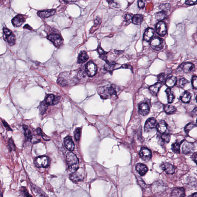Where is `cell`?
Segmentation results:
<instances>
[{"label": "cell", "instance_id": "6da1fadb", "mask_svg": "<svg viewBox=\"0 0 197 197\" xmlns=\"http://www.w3.org/2000/svg\"><path fill=\"white\" fill-rule=\"evenodd\" d=\"M98 93L101 98L105 99L116 96L117 94V91L116 87L114 85H105L99 88Z\"/></svg>", "mask_w": 197, "mask_h": 197}, {"label": "cell", "instance_id": "7a4b0ae2", "mask_svg": "<svg viewBox=\"0 0 197 197\" xmlns=\"http://www.w3.org/2000/svg\"><path fill=\"white\" fill-rule=\"evenodd\" d=\"M3 30L5 40L10 46H13L16 40L15 35L10 30L7 28H3Z\"/></svg>", "mask_w": 197, "mask_h": 197}, {"label": "cell", "instance_id": "3957f363", "mask_svg": "<svg viewBox=\"0 0 197 197\" xmlns=\"http://www.w3.org/2000/svg\"><path fill=\"white\" fill-rule=\"evenodd\" d=\"M151 46L152 48L155 51H160L164 47L163 40L158 37H155L153 38L150 42Z\"/></svg>", "mask_w": 197, "mask_h": 197}, {"label": "cell", "instance_id": "277c9868", "mask_svg": "<svg viewBox=\"0 0 197 197\" xmlns=\"http://www.w3.org/2000/svg\"><path fill=\"white\" fill-rule=\"evenodd\" d=\"M47 38L53 42L55 46L59 47L62 46L63 42V40L60 35L58 34H51L47 37Z\"/></svg>", "mask_w": 197, "mask_h": 197}, {"label": "cell", "instance_id": "5b68a950", "mask_svg": "<svg viewBox=\"0 0 197 197\" xmlns=\"http://www.w3.org/2000/svg\"><path fill=\"white\" fill-rule=\"evenodd\" d=\"M195 148L194 143L186 141L182 145V152L185 155H189L194 152Z\"/></svg>", "mask_w": 197, "mask_h": 197}, {"label": "cell", "instance_id": "8992f818", "mask_svg": "<svg viewBox=\"0 0 197 197\" xmlns=\"http://www.w3.org/2000/svg\"><path fill=\"white\" fill-rule=\"evenodd\" d=\"M49 160L47 157L40 156L37 158L35 161V164L39 168H46L48 166Z\"/></svg>", "mask_w": 197, "mask_h": 197}, {"label": "cell", "instance_id": "52a82bcc", "mask_svg": "<svg viewBox=\"0 0 197 197\" xmlns=\"http://www.w3.org/2000/svg\"><path fill=\"white\" fill-rule=\"evenodd\" d=\"M86 71L87 74L89 76L93 77L96 73L97 66L92 62H89L86 65Z\"/></svg>", "mask_w": 197, "mask_h": 197}, {"label": "cell", "instance_id": "ba28073f", "mask_svg": "<svg viewBox=\"0 0 197 197\" xmlns=\"http://www.w3.org/2000/svg\"><path fill=\"white\" fill-rule=\"evenodd\" d=\"M26 15L18 14L12 20L13 25L15 27H19L25 22L27 18Z\"/></svg>", "mask_w": 197, "mask_h": 197}, {"label": "cell", "instance_id": "9c48e42d", "mask_svg": "<svg viewBox=\"0 0 197 197\" xmlns=\"http://www.w3.org/2000/svg\"><path fill=\"white\" fill-rule=\"evenodd\" d=\"M157 33L161 36H164L167 33V27L166 24L163 22H158L155 26Z\"/></svg>", "mask_w": 197, "mask_h": 197}, {"label": "cell", "instance_id": "30bf717a", "mask_svg": "<svg viewBox=\"0 0 197 197\" xmlns=\"http://www.w3.org/2000/svg\"><path fill=\"white\" fill-rule=\"evenodd\" d=\"M70 178L73 182H79L82 181L84 178L83 172L78 169L76 171L70 175Z\"/></svg>", "mask_w": 197, "mask_h": 197}, {"label": "cell", "instance_id": "8fae6325", "mask_svg": "<svg viewBox=\"0 0 197 197\" xmlns=\"http://www.w3.org/2000/svg\"><path fill=\"white\" fill-rule=\"evenodd\" d=\"M156 120L154 117L149 118L146 121L144 126V130L148 132L156 127Z\"/></svg>", "mask_w": 197, "mask_h": 197}, {"label": "cell", "instance_id": "7c38bea8", "mask_svg": "<svg viewBox=\"0 0 197 197\" xmlns=\"http://www.w3.org/2000/svg\"><path fill=\"white\" fill-rule=\"evenodd\" d=\"M157 129L161 135L168 134V126L165 121H160L157 125Z\"/></svg>", "mask_w": 197, "mask_h": 197}, {"label": "cell", "instance_id": "4fadbf2b", "mask_svg": "<svg viewBox=\"0 0 197 197\" xmlns=\"http://www.w3.org/2000/svg\"><path fill=\"white\" fill-rule=\"evenodd\" d=\"M140 155L141 158L145 161H148L151 158L152 154L149 149L146 148H141L140 152Z\"/></svg>", "mask_w": 197, "mask_h": 197}, {"label": "cell", "instance_id": "5bb4252c", "mask_svg": "<svg viewBox=\"0 0 197 197\" xmlns=\"http://www.w3.org/2000/svg\"><path fill=\"white\" fill-rule=\"evenodd\" d=\"M66 161L69 166L74 164H79V160L77 157L72 153H69L66 156Z\"/></svg>", "mask_w": 197, "mask_h": 197}, {"label": "cell", "instance_id": "9a60e30c", "mask_svg": "<svg viewBox=\"0 0 197 197\" xmlns=\"http://www.w3.org/2000/svg\"><path fill=\"white\" fill-rule=\"evenodd\" d=\"M161 168L167 174H173L175 172V168L170 163L165 162L161 164Z\"/></svg>", "mask_w": 197, "mask_h": 197}, {"label": "cell", "instance_id": "2e32d148", "mask_svg": "<svg viewBox=\"0 0 197 197\" xmlns=\"http://www.w3.org/2000/svg\"><path fill=\"white\" fill-rule=\"evenodd\" d=\"M185 189L182 187H176L173 189L171 194V197H184Z\"/></svg>", "mask_w": 197, "mask_h": 197}, {"label": "cell", "instance_id": "e0dca14e", "mask_svg": "<svg viewBox=\"0 0 197 197\" xmlns=\"http://www.w3.org/2000/svg\"><path fill=\"white\" fill-rule=\"evenodd\" d=\"M55 12L56 10L54 9H50L39 11L37 14L40 17L44 19L53 16L55 14Z\"/></svg>", "mask_w": 197, "mask_h": 197}, {"label": "cell", "instance_id": "ac0fdd59", "mask_svg": "<svg viewBox=\"0 0 197 197\" xmlns=\"http://www.w3.org/2000/svg\"><path fill=\"white\" fill-rule=\"evenodd\" d=\"M64 142H65V147L68 150L70 151H72L74 150L75 147L74 143L71 136H67L65 138Z\"/></svg>", "mask_w": 197, "mask_h": 197}, {"label": "cell", "instance_id": "d6986e66", "mask_svg": "<svg viewBox=\"0 0 197 197\" xmlns=\"http://www.w3.org/2000/svg\"><path fill=\"white\" fill-rule=\"evenodd\" d=\"M150 110L149 105L146 103H143L139 106V112L142 116H146L149 114Z\"/></svg>", "mask_w": 197, "mask_h": 197}, {"label": "cell", "instance_id": "ffe728a7", "mask_svg": "<svg viewBox=\"0 0 197 197\" xmlns=\"http://www.w3.org/2000/svg\"><path fill=\"white\" fill-rule=\"evenodd\" d=\"M180 67L184 72H188L193 70L195 66L192 63L184 62L181 64Z\"/></svg>", "mask_w": 197, "mask_h": 197}, {"label": "cell", "instance_id": "44dd1931", "mask_svg": "<svg viewBox=\"0 0 197 197\" xmlns=\"http://www.w3.org/2000/svg\"><path fill=\"white\" fill-rule=\"evenodd\" d=\"M185 141L184 140L180 141L177 140L175 142L172 144L171 145V149L173 152L176 154H179L180 153V148L181 144Z\"/></svg>", "mask_w": 197, "mask_h": 197}, {"label": "cell", "instance_id": "7402d4cb", "mask_svg": "<svg viewBox=\"0 0 197 197\" xmlns=\"http://www.w3.org/2000/svg\"><path fill=\"white\" fill-rule=\"evenodd\" d=\"M192 98V94L189 92L185 91L180 96V98L182 103H188L190 101Z\"/></svg>", "mask_w": 197, "mask_h": 197}, {"label": "cell", "instance_id": "603a6c76", "mask_svg": "<svg viewBox=\"0 0 197 197\" xmlns=\"http://www.w3.org/2000/svg\"><path fill=\"white\" fill-rule=\"evenodd\" d=\"M162 85V83L160 82L156 83L155 85H151L149 87V91L152 94L154 95H156Z\"/></svg>", "mask_w": 197, "mask_h": 197}, {"label": "cell", "instance_id": "cb8c5ba5", "mask_svg": "<svg viewBox=\"0 0 197 197\" xmlns=\"http://www.w3.org/2000/svg\"><path fill=\"white\" fill-rule=\"evenodd\" d=\"M177 79L174 76H172L167 78L165 81L166 85L168 88H171L176 85Z\"/></svg>", "mask_w": 197, "mask_h": 197}, {"label": "cell", "instance_id": "d4e9b609", "mask_svg": "<svg viewBox=\"0 0 197 197\" xmlns=\"http://www.w3.org/2000/svg\"><path fill=\"white\" fill-rule=\"evenodd\" d=\"M154 34V30L153 28H147L145 32L144 35V41L149 42L150 41Z\"/></svg>", "mask_w": 197, "mask_h": 197}, {"label": "cell", "instance_id": "484cf974", "mask_svg": "<svg viewBox=\"0 0 197 197\" xmlns=\"http://www.w3.org/2000/svg\"><path fill=\"white\" fill-rule=\"evenodd\" d=\"M136 169L141 175H144L148 171V169L145 165L138 164L136 166Z\"/></svg>", "mask_w": 197, "mask_h": 197}, {"label": "cell", "instance_id": "4316f807", "mask_svg": "<svg viewBox=\"0 0 197 197\" xmlns=\"http://www.w3.org/2000/svg\"><path fill=\"white\" fill-rule=\"evenodd\" d=\"M89 59V56L87 53L85 51H81L79 54L78 58V62L79 64L84 63Z\"/></svg>", "mask_w": 197, "mask_h": 197}, {"label": "cell", "instance_id": "83f0119b", "mask_svg": "<svg viewBox=\"0 0 197 197\" xmlns=\"http://www.w3.org/2000/svg\"><path fill=\"white\" fill-rule=\"evenodd\" d=\"M164 109L166 113L168 114H171L176 112L177 109L174 105L170 104H165L164 106Z\"/></svg>", "mask_w": 197, "mask_h": 197}, {"label": "cell", "instance_id": "f1b7e54d", "mask_svg": "<svg viewBox=\"0 0 197 197\" xmlns=\"http://www.w3.org/2000/svg\"><path fill=\"white\" fill-rule=\"evenodd\" d=\"M165 92L167 94V99L169 104H171L173 102L174 99H175V97L174 95V94L172 92L171 88H168L166 90Z\"/></svg>", "mask_w": 197, "mask_h": 197}, {"label": "cell", "instance_id": "f546056e", "mask_svg": "<svg viewBox=\"0 0 197 197\" xmlns=\"http://www.w3.org/2000/svg\"><path fill=\"white\" fill-rule=\"evenodd\" d=\"M143 21V16L142 15L137 14L133 16L132 19L133 23L134 24L140 25Z\"/></svg>", "mask_w": 197, "mask_h": 197}, {"label": "cell", "instance_id": "4dcf8cb0", "mask_svg": "<svg viewBox=\"0 0 197 197\" xmlns=\"http://www.w3.org/2000/svg\"><path fill=\"white\" fill-rule=\"evenodd\" d=\"M101 21V18L99 17H97L94 21V25L92 27V28L90 31L91 33H93L97 29H98L99 28L100 25Z\"/></svg>", "mask_w": 197, "mask_h": 197}, {"label": "cell", "instance_id": "1f68e13d", "mask_svg": "<svg viewBox=\"0 0 197 197\" xmlns=\"http://www.w3.org/2000/svg\"><path fill=\"white\" fill-rule=\"evenodd\" d=\"M196 127V124L194 122H190L185 127L184 130L186 135H188L189 133V132L192 130V129Z\"/></svg>", "mask_w": 197, "mask_h": 197}, {"label": "cell", "instance_id": "d6a6232c", "mask_svg": "<svg viewBox=\"0 0 197 197\" xmlns=\"http://www.w3.org/2000/svg\"><path fill=\"white\" fill-rule=\"evenodd\" d=\"M189 83V81L187 79H185V78H179L177 79V81L176 85L178 87L181 88H183L185 86V85Z\"/></svg>", "mask_w": 197, "mask_h": 197}, {"label": "cell", "instance_id": "836d02e7", "mask_svg": "<svg viewBox=\"0 0 197 197\" xmlns=\"http://www.w3.org/2000/svg\"><path fill=\"white\" fill-rule=\"evenodd\" d=\"M55 97L54 95L50 94L47 96L46 100V104L47 105H52L54 104L55 101Z\"/></svg>", "mask_w": 197, "mask_h": 197}, {"label": "cell", "instance_id": "e575fe53", "mask_svg": "<svg viewBox=\"0 0 197 197\" xmlns=\"http://www.w3.org/2000/svg\"><path fill=\"white\" fill-rule=\"evenodd\" d=\"M160 139L163 143H168L171 139L170 135L168 133L163 134L161 135Z\"/></svg>", "mask_w": 197, "mask_h": 197}, {"label": "cell", "instance_id": "d590c367", "mask_svg": "<svg viewBox=\"0 0 197 197\" xmlns=\"http://www.w3.org/2000/svg\"><path fill=\"white\" fill-rule=\"evenodd\" d=\"M115 65L116 63L115 62H108L105 65V69L107 71H112L114 68Z\"/></svg>", "mask_w": 197, "mask_h": 197}, {"label": "cell", "instance_id": "8d00e7d4", "mask_svg": "<svg viewBox=\"0 0 197 197\" xmlns=\"http://www.w3.org/2000/svg\"><path fill=\"white\" fill-rule=\"evenodd\" d=\"M166 16L165 12L161 11L155 14V18L158 21H162L165 18Z\"/></svg>", "mask_w": 197, "mask_h": 197}, {"label": "cell", "instance_id": "74e56055", "mask_svg": "<svg viewBox=\"0 0 197 197\" xmlns=\"http://www.w3.org/2000/svg\"><path fill=\"white\" fill-rule=\"evenodd\" d=\"M171 5L169 3H164L160 6V9H161V11L164 12L169 11Z\"/></svg>", "mask_w": 197, "mask_h": 197}, {"label": "cell", "instance_id": "f35d334b", "mask_svg": "<svg viewBox=\"0 0 197 197\" xmlns=\"http://www.w3.org/2000/svg\"><path fill=\"white\" fill-rule=\"evenodd\" d=\"M133 17V16L131 14L128 13L126 14L124 19H125V22L127 25L129 24L132 21Z\"/></svg>", "mask_w": 197, "mask_h": 197}, {"label": "cell", "instance_id": "ab89813d", "mask_svg": "<svg viewBox=\"0 0 197 197\" xmlns=\"http://www.w3.org/2000/svg\"><path fill=\"white\" fill-rule=\"evenodd\" d=\"M33 188L34 189V190L35 191L36 193L38 194L40 196L42 197H46V194L44 193V192H42V191H41V189H39L38 187H36L35 185H33Z\"/></svg>", "mask_w": 197, "mask_h": 197}, {"label": "cell", "instance_id": "60d3db41", "mask_svg": "<svg viewBox=\"0 0 197 197\" xmlns=\"http://www.w3.org/2000/svg\"><path fill=\"white\" fill-rule=\"evenodd\" d=\"M81 129L80 128H77L75 131V138L77 141L79 140L80 139V135H81Z\"/></svg>", "mask_w": 197, "mask_h": 197}, {"label": "cell", "instance_id": "b9f144b4", "mask_svg": "<svg viewBox=\"0 0 197 197\" xmlns=\"http://www.w3.org/2000/svg\"><path fill=\"white\" fill-rule=\"evenodd\" d=\"M24 129L25 131V135L26 137L27 138L28 140H31L32 139L31 133L29 129H28V127H26L25 126L24 127Z\"/></svg>", "mask_w": 197, "mask_h": 197}, {"label": "cell", "instance_id": "7bdbcfd3", "mask_svg": "<svg viewBox=\"0 0 197 197\" xmlns=\"http://www.w3.org/2000/svg\"><path fill=\"white\" fill-rule=\"evenodd\" d=\"M167 77V74H166L165 73H161L158 76V79L160 83H162L165 80Z\"/></svg>", "mask_w": 197, "mask_h": 197}, {"label": "cell", "instance_id": "ee69618b", "mask_svg": "<svg viewBox=\"0 0 197 197\" xmlns=\"http://www.w3.org/2000/svg\"><path fill=\"white\" fill-rule=\"evenodd\" d=\"M78 168H79V164L73 165L69 167V169L70 171L72 173L76 171L78 169Z\"/></svg>", "mask_w": 197, "mask_h": 197}, {"label": "cell", "instance_id": "f6af8a7d", "mask_svg": "<svg viewBox=\"0 0 197 197\" xmlns=\"http://www.w3.org/2000/svg\"><path fill=\"white\" fill-rule=\"evenodd\" d=\"M191 83L193 88L197 89V76H194L193 77Z\"/></svg>", "mask_w": 197, "mask_h": 197}, {"label": "cell", "instance_id": "bcb514c9", "mask_svg": "<svg viewBox=\"0 0 197 197\" xmlns=\"http://www.w3.org/2000/svg\"><path fill=\"white\" fill-rule=\"evenodd\" d=\"M108 2L109 4L111 6H112L113 7H114V8H119L120 7L119 4L118 3H117V2H116V1H107Z\"/></svg>", "mask_w": 197, "mask_h": 197}, {"label": "cell", "instance_id": "7dc6e473", "mask_svg": "<svg viewBox=\"0 0 197 197\" xmlns=\"http://www.w3.org/2000/svg\"><path fill=\"white\" fill-rule=\"evenodd\" d=\"M98 52L100 55H104V54H106L107 53L106 52L104 51V50L101 47H98Z\"/></svg>", "mask_w": 197, "mask_h": 197}, {"label": "cell", "instance_id": "c3c4849f", "mask_svg": "<svg viewBox=\"0 0 197 197\" xmlns=\"http://www.w3.org/2000/svg\"><path fill=\"white\" fill-rule=\"evenodd\" d=\"M197 2V1H186L185 2V3L189 5H192L195 4Z\"/></svg>", "mask_w": 197, "mask_h": 197}, {"label": "cell", "instance_id": "681fc988", "mask_svg": "<svg viewBox=\"0 0 197 197\" xmlns=\"http://www.w3.org/2000/svg\"><path fill=\"white\" fill-rule=\"evenodd\" d=\"M139 7L140 8H143L145 6V3L143 1H139L138 2Z\"/></svg>", "mask_w": 197, "mask_h": 197}, {"label": "cell", "instance_id": "f907efd6", "mask_svg": "<svg viewBox=\"0 0 197 197\" xmlns=\"http://www.w3.org/2000/svg\"><path fill=\"white\" fill-rule=\"evenodd\" d=\"M9 143L10 148H11L12 149H15V146H14L13 141L12 140L10 139V140H9Z\"/></svg>", "mask_w": 197, "mask_h": 197}, {"label": "cell", "instance_id": "816d5d0a", "mask_svg": "<svg viewBox=\"0 0 197 197\" xmlns=\"http://www.w3.org/2000/svg\"><path fill=\"white\" fill-rule=\"evenodd\" d=\"M121 67L123 68L129 69H132V67L129 65H122Z\"/></svg>", "mask_w": 197, "mask_h": 197}, {"label": "cell", "instance_id": "f5cc1de1", "mask_svg": "<svg viewBox=\"0 0 197 197\" xmlns=\"http://www.w3.org/2000/svg\"><path fill=\"white\" fill-rule=\"evenodd\" d=\"M193 158L194 162L197 165V153H196L193 155Z\"/></svg>", "mask_w": 197, "mask_h": 197}, {"label": "cell", "instance_id": "db71d44e", "mask_svg": "<svg viewBox=\"0 0 197 197\" xmlns=\"http://www.w3.org/2000/svg\"><path fill=\"white\" fill-rule=\"evenodd\" d=\"M193 38L194 41H195L197 43V30L196 32H195V33L193 34Z\"/></svg>", "mask_w": 197, "mask_h": 197}, {"label": "cell", "instance_id": "11a10c76", "mask_svg": "<svg viewBox=\"0 0 197 197\" xmlns=\"http://www.w3.org/2000/svg\"><path fill=\"white\" fill-rule=\"evenodd\" d=\"M24 197H32L29 194H28V193L27 192H24Z\"/></svg>", "mask_w": 197, "mask_h": 197}, {"label": "cell", "instance_id": "9f6ffc18", "mask_svg": "<svg viewBox=\"0 0 197 197\" xmlns=\"http://www.w3.org/2000/svg\"><path fill=\"white\" fill-rule=\"evenodd\" d=\"M189 197H197V193H194V194H192Z\"/></svg>", "mask_w": 197, "mask_h": 197}, {"label": "cell", "instance_id": "6f0895ef", "mask_svg": "<svg viewBox=\"0 0 197 197\" xmlns=\"http://www.w3.org/2000/svg\"><path fill=\"white\" fill-rule=\"evenodd\" d=\"M196 126H197V119H196Z\"/></svg>", "mask_w": 197, "mask_h": 197}, {"label": "cell", "instance_id": "680465c9", "mask_svg": "<svg viewBox=\"0 0 197 197\" xmlns=\"http://www.w3.org/2000/svg\"><path fill=\"white\" fill-rule=\"evenodd\" d=\"M196 101L197 102V95L196 96Z\"/></svg>", "mask_w": 197, "mask_h": 197}]
</instances>
